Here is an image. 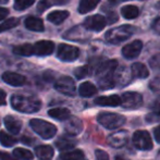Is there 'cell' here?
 Instances as JSON below:
<instances>
[{
	"label": "cell",
	"mask_w": 160,
	"mask_h": 160,
	"mask_svg": "<svg viewBox=\"0 0 160 160\" xmlns=\"http://www.w3.org/2000/svg\"><path fill=\"white\" fill-rule=\"evenodd\" d=\"M95 103L102 107H118L121 103V98L118 95L101 96L95 99Z\"/></svg>",
	"instance_id": "16"
},
{
	"label": "cell",
	"mask_w": 160,
	"mask_h": 160,
	"mask_svg": "<svg viewBox=\"0 0 160 160\" xmlns=\"http://www.w3.org/2000/svg\"><path fill=\"white\" fill-rule=\"evenodd\" d=\"M149 88L154 92H160V76L156 78L149 83Z\"/></svg>",
	"instance_id": "37"
},
{
	"label": "cell",
	"mask_w": 160,
	"mask_h": 160,
	"mask_svg": "<svg viewBox=\"0 0 160 160\" xmlns=\"http://www.w3.org/2000/svg\"><path fill=\"white\" fill-rule=\"evenodd\" d=\"M80 56V49L75 46H71V45L61 44L58 47L57 51V57L61 61L64 62H71L76 60Z\"/></svg>",
	"instance_id": "8"
},
{
	"label": "cell",
	"mask_w": 160,
	"mask_h": 160,
	"mask_svg": "<svg viewBox=\"0 0 160 160\" xmlns=\"http://www.w3.org/2000/svg\"><path fill=\"white\" fill-rule=\"evenodd\" d=\"M13 155L20 160H32L34 158V155L25 148H15Z\"/></svg>",
	"instance_id": "32"
},
{
	"label": "cell",
	"mask_w": 160,
	"mask_h": 160,
	"mask_svg": "<svg viewBox=\"0 0 160 160\" xmlns=\"http://www.w3.org/2000/svg\"><path fill=\"white\" fill-rule=\"evenodd\" d=\"M118 68L117 60H110L99 64L96 71L97 82L101 89H110L116 86V71Z\"/></svg>",
	"instance_id": "1"
},
{
	"label": "cell",
	"mask_w": 160,
	"mask_h": 160,
	"mask_svg": "<svg viewBox=\"0 0 160 160\" xmlns=\"http://www.w3.org/2000/svg\"><path fill=\"white\" fill-rule=\"evenodd\" d=\"M159 119H160V109H156L155 111H152V113L147 114V117H146V120H147V122H149V123L156 122V121H158Z\"/></svg>",
	"instance_id": "36"
},
{
	"label": "cell",
	"mask_w": 160,
	"mask_h": 160,
	"mask_svg": "<svg viewBox=\"0 0 160 160\" xmlns=\"http://www.w3.org/2000/svg\"><path fill=\"white\" fill-rule=\"evenodd\" d=\"M154 136H155V139H156L157 143L160 144V125L155 128V131H154Z\"/></svg>",
	"instance_id": "42"
},
{
	"label": "cell",
	"mask_w": 160,
	"mask_h": 160,
	"mask_svg": "<svg viewBox=\"0 0 160 160\" xmlns=\"http://www.w3.org/2000/svg\"><path fill=\"white\" fill-rule=\"evenodd\" d=\"M149 65L154 70H157V71H160V53H157V55L152 56L149 60Z\"/></svg>",
	"instance_id": "35"
},
{
	"label": "cell",
	"mask_w": 160,
	"mask_h": 160,
	"mask_svg": "<svg viewBox=\"0 0 160 160\" xmlns=\"http://www.w3.org/2000/svg\"><path fill=\"white\" fill-rule=\"evenodd\" d=\"M55 88L67 96L75 95V83L70 76H61L55 83Z\"/></svg>",
	"instance_id": "9"
},
{
	"label": "cell",
	"mask_w": 160,
	"mask_h": 160,
	"mask_svg": "<svg viewBox=\"0 0 160 160\" xmlns=\"http://www.w3.org/2000/svg\"><path fill=\"white\" fill-rule=\"evenodd\" d=\"M48 114L51 118L56 119V120L63 121L67 120L71 116V112H70V110L68 108H53V109L49 110Z\"/></svg>",
	"instance_id": "24"
},
{
	"label": "cell",
	"mask_w": 160,
	"mask_h": 160,
	"mask_svg": "<svg viewBox=\"0 0 160 160\" xmlns=\"http://www.w3.org/2000/svg\"><path fill=\"white\" fill-rule=\"evenodd\" d=\"M128 139V133L124 130L117 131L108 136V143L113 148H122L127 145Z\"/></svg>",
	"instance_id": "11"
},
{
	"label": "cell",
	"mask_w": 160,
	"mask_h": 160,
	"mask_svg": "<svg viewBox=\"0 0 160 160\" xmlns=\"http://www.w3.org/2000/svg\"><path fill=\"white\" fill-rule=\"evenodd\" d=\"M6 98H7V95L4 93V91L0 89V106H4L6 105Z\"/></svg>",
	"instance_id": "41"
},
{
	"label": "cell",
	"mask_w": 160,
	"mask_h": 160,
	"mask_svg": "<svg viewBox=\"0 0 160 160\" xmlns=\"http://www.w3.org/2000/svg\"><path fill=\"white\" fill-rule=\"evenodd\" d=\"M100 0H81L78 3V12L81 14H85V13L91 12L92 10L97 7V4L99 3Z\"/></svg>",
	"instance_id": "26"
},
{
	"label": "cell",
	"mask_w": 160,
	"mask_h": 160,
	"mask_svg": "<svg viewBox=\"0 0 160 160\" xmlns=\"http://www.w3.org/2000/svg\"><path fill=\"white\" fill-rule=\"evenodd\" d=\"M36 0H14V9L18 11H23L35 3Z\"/></svg>",
	"instance_id": "33"
},
{
	"label": "cell",
	"mask_w": 160,
	"mask_h": 160,
	"mask_svg": "<svg viewBox=\"0 0 160 160\" xmlns=\"http://www.w3.org/2000/svg\"><path fill=\"white\" fill-rule=\"evenodd\" d=\"M121 98V103L124 109L128 110H133V109H137L143 105V96L139 93H135V92H128L124 93Z\"/></svg>",
	"instance_id": "7"
},
{
	"label": "cell",
	"mask_w": 160,
	"mask_h": 160,
	"mask_svg": "<svg viewBox=\"0 0 160 160\" xmlns=\"http://www.w3.org/2000/svg\"><path fill=\"white\" fill-rule=\"evenodd\" d=\"M70 13L67 10H59V11H52L47 15V20L51 23L59 25V24L63 23L65 20L69 18Z\"/></svg>",
	"instance_id": "19"
},
{
	"label": "cell",
	"mask_w": 160,
	"mask_h": 160,
	"mask_svg": "<svg viewBox=\"0 0 160 160\" xmlns=\"http://www.w3.org/2000/svg\"><path fill=\"white\" fill-rule=\"evenodd\" d=\"M142 49H143V42L141 40H134L123 47L122 55L127 59H134L141 53Z\"/></svg>",
	"instance_id": "14"
},
{
	"label": "cell",
	"mask_w": 160,
	"mask_h": 160,
	"mask_svg": "<svg viewBox=\"0 0 160 160\" xmlns=\"http://www.w3.org/2000/svg\"><path fill=\"white\" fill-rule=\"evenodd\" d=\"M71 0H40L37 4V10L39 13H42L45 10L52 6H61V4H67Z\"/></svg>",
	"instance_id": "23"
},
{
	"label": "cell",
	"mask_w": 160,
	"mask_h": 160,
	"mask_svg": "<svg viewBox=\"0 0 160 160\" xmlns=\"http://www.w3.org/2000/svg\"><path fill=\"white\" fill-rule=\"evenodd\" d=\"M97 93L96 86L91 82H84L78 87V94L82 97H92Z\"/></svg>",
	"instance_id": "25"
},
{
	"label": "cell",
	"mask_w": 160,
	"mask_h": 160,
	"mask_svg": "<svg viewBox=\"0 0 160 160\" xmlns=\"http://www.w3.org/2000/svg\"><path fill=\"white\" fill-rule=\"evenodd\" d=\"M24 24H25V28L28 31H32V32H44L45 31V25L42 20L32 17V15L26 18Z\"/></svg>",
	"instance_id": "17"
},
{
	"label": "cell",
	"mask_w": 160,
	"mask_h": 160,
	"mask_svg": "<svg viewBox=\"0 0 160 160\" xmlns=\"http://www.w3.org/2000/svg\"><path fill=\"white\" fill-rule=\"evenodd\" d=\"M131 72H132V76L136 78H146L149 75L147 68L145 67L141 62H135L131 67Z\"/></svg>",
	"instance_id": "22"
},
{
	"label": "cell",
	"mask_w": 160,
	"mask_h": 160,
	"mask_svg": "<svg viewBox=\"0 0 160 160\" xmlns=\"http://www.w3.org/2000/svg\"><path fill=\"white\" fill-rule=\"evenodd\" d=\"M20 24V20L18 18H10V19L6 20L2 23H0V33L9 31L11 28H14Z\"/></svg>",
	"instance_id": "31"
},
{
	"label": "cell",
	"mask_w": 160,
	"mask_h": 160,
	"mask_svg": "<svg viewBox=\"0 0 160 160\" xmlns=\"http://www.w3.org/2000/svg\"><path fill=\"white\" fill-rule=\"evenodd\" d=\"M133 144L135 148L139 150H150L152 148V136L147 131H136L133 135Z\"/></svg>",
	"instance_id": "6"
},
{
	"label": "cell",
	"mask_w": 160,
	"mask_h": 160,
	"mask_svg": "<svg viewBox=\"0 0 160 160\" xmlns=\"http://www.w3.org/2000/svg\"><path fill=\"white\" fill-rule=\"evenodd\" d=\"M11 106L17 111L23 113H34L39 111L42 108V101L36 96L14 94L11 97Z\"/></svg>",
	"instance_id": "2"
},
{
	"label": "cell",
	"mask_w": 160,
	"mask_h": 160,
	"mask_svg": "<svg viewBox=\"0 0 160 160\" xmlns=\"http://www.w3.org/2000/svg\"><path fill=\"white\" fill-rule=\"evenodd\" d=\"M95 157L96 160H109V156L105 150L97 149L95 152Z\"/></svg>",
	"instance_id": "38"
},
{
	"label": "cell",
	"mask_w": 160,
	"mask_h": 160,
	"mask_svg": "<svg viewBox=\"0 0 160 160\" xmlns=\"http://www.w3.org/2000/svg\"><path fill=\"white\" fill-rule=\"evenodd\" d=\"M97 121L99 124L108 130H116L125 123V117L118 113H112V112H102L98 114Z\"/></svg>",
	"instance_id": "5"
},
{
	"label": "cell",
	"mask_w": 160,
	"mask_h": 160,
	"mask_svg": "<svg viewBox=\"0 0 160 160\" xmlns=\"http://www.w3.org/2000/svg\"><path fill=\"white\" fill-rule=\"evenodd\" d=\"M134 32L135 30L132 25H121L108 31L105 35V39L110 44H119L130 38Z\"/></svg>",
	"instance_id": "3"
},
{
	"label": "cell",
	"mask_w": 160,
	"mask_h": 160,
	"mask_svg": "<svg viewBox=\"0 0 160 160\" xmlns=\"http://www.w3.org/2000/svg\"><path fill=\"white\" fill-rule=\"evenodd\" d=\"M35 154L40 160H51L53 157V148L49 145L37 146L35 148Z\"/></svg>",
	"instance_id": "21"
},
{
	"label": "cell",
	"mask_w": 160,
	"mask_h": 160,
	"mask_svg": "<svg viewBox=\"0 0 160 160\" xmlns=\"http://www.w3.org/2000/svg\"><path fill=\"white\" fill-rule=\"evenodd\" d=\"M107 24V20L105 17L100 14L91 15V17L86 18L83 22V26L86 30L93 31V32H100L103 30V28Z\"/></svg>",
	"instance_id": "10"
},
{
	"label": "cell",
	"mask_w": 160,
	"mask_h": 160,
	"mask_svg": "<svg viewBox=\"0 0 160 160\" xmlns=\"http://www.w3.org/2000/svg\"><path fill=\"white\" fill-rule=\"evenodd\" d=\"M30 125L36 134H38L42 138L45 139L52 138L57 133L56 125L51 124L45 120H42V119H32L30 121Z\"/></svg>",
	"instance_id": "4"
},
{
	"label": "cell",
	"mask_w": 160,
	"mask_h": 160,
	"mask_svg": "<svg viewBox=\"0 0 160 160\" xmlns=\"http://www.w3.org/2000/svg\"><path fill=\"white\" fill-rule=\"evenodd\" d=\"M91 67L89 65H83V67H80L74 71V75L76 76V78L78 80H82V78H86L91 74Z\"/></svg>",
	"instance_id": "34"
},
{
	"label": "cell",
	"mask_w": 160,
	"mask_h": 160,
	"mask_svg": "<svg viewBox=\"0 0 160 160\" xmlns=\"http://www.w3.org/2000/svg\"><path fill=\"white\" fill-rule=\"evenodd\" d=\"M0 160H17L14 159L10 154L6 152H0Z\"/></svg>",
	"instance_id": "39"
},
{
	"label": "cell",
	"mask_w": 160,
	"mask_h": 160,
	"mask_svg": "<svg viewBox=\"0 0 160 160\" xmlns=\"http://www.w3.org/2000/svg\"><path fill=\"white\" fill-rule=\"evenodd\" d=\"M0 143L4 147H12L17 143V138L14 136H12V135L6 133L4 131H1L0 132Z\"/></svg>",
	"instance_id": "30"
},
{
	"label": "cell",
	"mask_w": 160,
	"mask_h": 160,
	"mask_svg": "<svg viewBox=\"0 0 160 160\" xmlns=\"http://www.w3.org/2000/svg\"><path fill=\"white\" fill-rule=\"evenodd\" d=\"M13 52H14L15 55L23 56V57H30V56L34 55L33 45H31V44L20 45V46H17L13 48Z\"/></svg>",
	"instance_id": "29"
},
{
	"label": "cell",
	"mask_w": 160,
	"mask_h": 160,
	"mask_svg": "<svg viewBox=\"0 0 160 160\" xmlns=\"http://www.w3.org/2000/svg\"><path fill=\"white\" fill-rule=\"evenodd\" d=\"M2 80H3L4 83L14 87L23 86L26 83L25 76L22 75V74L15 73V72H4L2 74Z\"/></svg>",
	"instance_id": "15"
},
{
	"label": "cell",
	"mask_w": 160,
	"mask_h": 160,
	"mask_svg": "<svg viewBox=\"0 0 160 160\" xmlns=\"http://www.w3.org/2000/svg\"><path fill=\"white\" fill-rule=\"evenodd\" d=\"M8 1H9V0H0V3L6 4V3H8Z\"/></svg>",
	"instance_id": "44"
},
{
	"label": "cell",
	"mask_w": 160,
	"mask_h": 160,
	"mask_svg": "<svg viewBox=\"0 0 160 160\" xmlns=\"http://www.w3.org/2000/svg\"><path fill=\"white\" fill-rule=\"evenodd\" d=\"M4 125H6L7 130L12 134H19L22 128V121L18 120L17 118L12 116H8L4 118Z\"/></svg>",
	"instance_id": "20"
},
{
	"label": "cell",
	"mask_w": 160,
	"mask_h": 160,
	"mask_svg": "<svg viewBox=\"0 0 160 160\" xmlns=\"http://www.w3.org/2000/svg\"><path fill=\"white\" fill-rule=\"evenodd\" d=\"M34 55L38 57H45V56H50L55 50V42L50 40H40L33 45Z\"/></svg>",
	"instance_id": "12"
},
{
	"label": "cell",
	"mask_w": 160,
	"mask_h": 160,
	"mask_svg": "<svg viewBox=\"0 0 160 160\" xmlns=\"http://www.w3.org/2000/svg\"><path fill=\"white\" fill-rule=\"evenodd\" d=\"M64 131L71 136H75V135L80 134L83 131V122L76 117H71L65 120L64 123Z\"/></svg>",
	"instance_id": "13"
},
{
	"label": "cell",
	"mask_w": 160,
	"mask_h": 160,
	"mask_svg": "<svg viewBox=\"0 0 160 160\" xmlns=\"http://www.w3.org/2000/svg\"><path fill=\"white\" fill-rule=\"evenodd\" d=\"M121 14L124 19L127 20H133L135 18L138 17L139 10L136 6H133V4H128V6H124L121 9Z\"/></svg>",
	"instance_id": "28"
},
{
	"label": "cell",
	"mask_w": 160,
	"mask_h": 160,
	"mask_svg": "<svg viewBox=\"0 0 160 160\" xmlns=\"http://www.w3.org/2000/svg\"><path fill=\"white\" fill-rule=\"evenodd\" d=\"M55 145L57 146V148L60 152H65V150H70L75 147L76 141L71 135H69V136H61L59 139H57Z\"/></svg>",
	"instance_id": "18"
},
{
	"label": "cell",
	"mask_w": 160,
	"mask_h": 160,
	"mask_svg": "<svg viewBox=\"0 0 160 160\" xmlns=\"http://www.w3.org/2000/svg\"><path fill=\"white\" fill-rule=\"evenodd\" d=\"M57 160H87L85 157V154L80 149L72 150V152H68L64 154H61L58 157Z\"/></svg>",
	"instance_id": "27"
},
{
	"label": "cell",
	"mask_w": 160,
	"mask_h": 160,
	"mask_svg": "<svg viewBox=\"0 0 160 160\" xmlns=\"http://www.w3.org/2000/svg\"><path fill=\"white\" fill-rule=\"evenodd\" d=\"M8 15H9V10H8V9L0 7V21H1V20H3V19H6Z\"/></svg>",
	"instance_id": "40"
},
{
	"label": "cell",
	"mask_w": 160,
	"mask_h": 160,
	"mask_svg": "<svg viewBox=\"0 0 160 160\" xmlns=\"http://www.w3.org/2000/svg\"><path fill=\"white\" fill-rule=\"evenodd\" d=\"M116 160H128V159L123 158L122 156H117V157H116Z\"/></svg>",
	"instance_id": "43"
}]
</instances>
